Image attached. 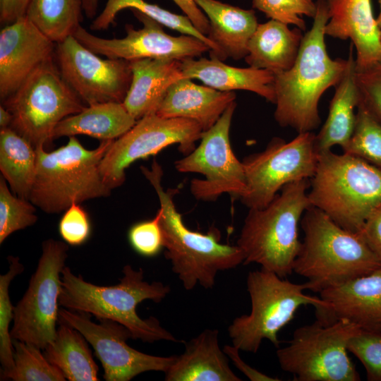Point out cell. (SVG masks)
<instances>
[{
  "mask_svg": "<svg viewBox=\"0 0 381 381\" xmlns=\"http://www.w3.org/2000/svg\"><path fill=\"white\" fill-rule=\"evenodd\" d=\"M316 2L313 25L303 35L294 65L274 75V119L279 126L291 127L298 133L319 127V100L328 88L339 83L348 65V59L329 56L325 42L327 5L326 0Z\"/></svg>",
  "mask_w": 381,
  "mask_h": 381,
  "instance_id": "1",
  "label": "cell"
},
{
  "mask_svg": "<svg viewBox=\"0 0 381 381\" xmlns=\"http://www.w3.org/2000/svg\"><path fill=\"white\" fill-rule=\"evenodd\" d=\"M140 169L159 198L157 213L166 249L164 256L170 261L172 272L187 291L198 284L212 289L219 272L234 269L243 262L242 250L237 245L221 243L220 232L214 227L202 234L186 226L174 202L177 190L164 189L163 169L156 159L150 169L141 166Z\"/></svg>",
  "mask_w": 381,
  "mask_h": 381,
  "instance_id": "2",
  "label": "cell"
},
{
  "mask_svg": "<svg viewBox=\"0 0 381 381\" xmlns=\"http://www.w3.org/2000/svg\"><path fill=\"white\" fill-rule=\"evenodd\" d=\"M122 272L119 284L97 286L75 275L65 266L61 272L59 306L90 313L98 320L117 322L130 331L133 339L149 343L161 340L183 342L164 328L156 318L143 319L136 312L137 306L143 301L161 302L169 294L170 286L161 282L145 281L142 268L135 270L126 265Z\"/></svg>",
  "mask_w": 381,
  "mask_h": 381,
  "instance_id": "3",
  "label": "cell"
},
{
  "mask_svg": "<svg viewBox=\"0 0 381 381\" xmlns=\"http://www.w3.org/2000/svg\"><path fill=\"white\" fill-rule=\"evenodd\" d=\"M301 226L304 238L293 272L307 279L310 290L320 293L381 267L361 233L341 227L318 208H308Z\"/></svg>",
  "mask_w": 381,
  "mask_h": 381,
  "instance_id": "4",
  "label": "cell"
},
{
  "mask_svg": "<svg viewBox=\"0 0 381 381\" xmlns=\"http://www.w3.org/2000/svg\"><path fill=\"white\" fill-rule=\"evenodd\" d=\"M309 187L308 179L288 183L266 207L249 209L237 241L243 265L257 263L282 278L293 272L301 246L298 222L312 206Z\"/></svg>",
  "mask_w": 381,
  "mask_h": 381,
  "instance_id": "5",
  "label": "cell"
},
{
  "mask_svg": "<svg viewBox=\"0 0 381 381\" xmlns=\"http://www.w3.org/2000/svg\"><path fill=\"white\" fill-rule=\"evenodd\" d=\"M308 197L341 227L361 233L381 205V169L346 153L318 155Z\"/></svg>",
  "mask_w": 381,
  "mask_h": 381,
  "instance_id": "6",
  "label": "cell"
},
{
  "mask_svg": "<svg viewBox=\"0 0 381 381\" xmlns=\"http://www.w3.org/2000/svg\"><path fill=\"white\" fill-rule=\"evenodd\" d=\"M113 140H102L88 150L70 136L66 145L52 152L36 149L37 169L29 200L47 214H57L73 203L109 196L111 189L102 177L99 164Z\"/></svg>",
  "mask_w": 381,
  "mask_h": 381,
  "instance_id": "7",
  "label": "cell"
},
{
  "mask_svg": "<svg viewBox=\"0 0 381 381\" xmlns=\"http://www.w3.org/2000/svg\"><path fill=\"white\" fill-rule=\"evenodd\" d=\"M246 287L250 312L236 317L228 327L232 345L246 352L256 353L264 339L279 348V332L301 306L316 308L325 303L320 297L304 293L309 289L306 282L293 283L262 268L248 272Z\"/></svg>",
  "mask_w": 381,
  "mask_h": 381,
  "instance_id": "8",
  "label": "cell"
},
{
  "mask_svg": "<svg viewBox=\"0 0 381 381\" xmlns=\"http://www.w3.org/2000/svg\"><path fill=\"white\" fill-rule=\"evenodd\" d=\"M56 65L54 58L42 64L3 101L13 116L10 127L35 150L49 147L58 123L86 107Z\"/></svg>",
  "mask_w": 381,
  "mask_h": 381,
  "instance_id": "9",
  "label": "cell"
},
{
  "mask_svg": "<svg viewBox=\"0 0 381 381\" xmlns=\"http://www.w3.org/2000/svg\"><path fill=\"white\" fill-rule=\"evenodd\" d=\"M360 327L346 320L326 323L317 319L298 327L288 344L278 349L280 368L298 381H358L347 344Z\"/></svg>",
  "mask_w": 381,
  "mask_h": 381,
  "instance_id": "10",
  "label": "cell"
},
{
  "mask_svg": "<svg viewBox=\"0 0 381 381\" xmlns=\"http://www.w3.org/2000/svg\"><path fill=\"white\" fill-rule=\"evenodd\" d=\"M68 247L66 243L48 239L42 243V255L29 286L13 310L12 339L44 350L54 341L59 321V298L61 272Z\"/></svg>",
  "mask_w": 381,
  "mask_h": 381,
  "instance_id": "11",
  "label": "cell"
},
{
  "mask_svg": "<svg viewBox=\"0 0 381 381\" xmlns=\"http://www.w3.org/2000/svg\"><path fill=\"white\" fill-rule=\"evenodd\" d=\"M315 138L313 132L300 133L289 142L274 138L264 150L246 157L241 202L249 209L263 208L285 185L311 179L318 161Z\"/></svg>",
  "mask_w": 381,
  "mask_h": 381,
  "instance_id": "12",
  "label": "cell"
},
{
  "mask_svg": "<svg viewBox=\"0 0 381 381\" xmlns=\"http://www.w3.org/2000/svg\"><path fill=\"white\" fill-rule=\"evenodd\" d=\"M202 133L200 126L190 119L145 116L113 140L99 164L102 177L111 190L117 188L126 179V169L136 160L155 155L174 144L186 156L195 150Z\"/></svg>",
  "mask_w": 381,
  "mask_h": 381,
  "instance_id": "13",
  "label": "cell"
},
{
  "mask_svg": "<svg viewBox=\"0 0 381 381\" xmlns=\"http://www.w3.org/2000/svg\"><path fill=\"white\" fill-rule=\"evenodd\" d=\"M236 107V102H231L218 121L203 131L200 145L174 163L179 172L204 176L190 183V191L198 200L215 201L223 193L240 198L246 190L243 165L234 155L229 137Z\"/></svg>",
  "mask_w": 381,
  "mask_h": 381,
  "instance_id": "14",
  "label": "cell"
},
{
  "mask_svg": "<svg viewBox=\"0 0 381 381\" xmlns=\"http://www.w3.org/2000/svg\"><path fill=\"white\" fill-rule=\"evenodd\" d=\"M90 314L66 308L59 310V321L78 330L93 347L104 369L106 381H129L148 371L166 373L177 356H158L131 347L130 331L123 325L109 319H99L95 323Z\"/></svg>",
  "mask_w": 381,
  "mask_h": 381,
  "instance_id": "15",
  "label": "cell"
},
{
  "mask_svg": "<svg viewBox=\"0 0 381 381\" xmlns=\"http://www.w3.org/2000/svg\"><path fill=\"white\" fill-rule=\"evenodd\" d=\"M55 59L63 78L87 105L123 102L129 90V61L100 58L73 35L57 43Z\"/></svg>",
  "mask_w": 381,
  "mask_h": 381,
  "instance_id": "16",
  "label": "cell"
},
{
  "mask_svg": "<svg viewBox=\"0 0 381 381\" xmlns=\"http://www.w3.org/2000/svg\"><path fill=\"white\" fill-rule=\"evenodd\" d=\"M131 10L143 27L136 30L132 25H126V35L122 38H102L92 35L80 25L73 35L98 55L128 61L140 59L182 61L210 51L200 40L183 34L170 35L164 32L163 25L155 20L135 9Z\"/></svg>",
  "mask_w": 381,
  "mask_h": 381,
  "instance_id": "17",
  "label": "cell"
},
{
  "mask_svg": "<svg viewBox=\"0 0 381 381\" xmlns=\"http://www.w3.org/2000/svg\"><path fill=\"white\" fill-rule=\"evenodd\" d=\"M56 44L25 16L0 32V98L4 101L42 64L54 58Z\"/></svg>",
  "mask_w": 381,
  "mask_h": 381,
  "instance_id": "18",
  "label": "cell"
},
{
  "mask_svg": "<svg viewBox=\"0 0 381 381\" xmlns=\"http://www.w3.org/2000/svg\"><path fill=\"white\" fill-rule=\"evenodd\" d=\"M320 294L325 303L315 308L317 319L326 323L346 320L381 331V267Z\"/></svg>",
  "mask_w": 381,
  "mask_h": 381,
  "instance_id": "19",
  "label": "cell"
},
{
  "mask_svg": "<svg viewBox=\"0 0 381 381\" xmlns=\"http://www.w3.org/2000/svg\"><path fill=\"white\" fill-rule=\"evenodd\" d=\"M329 19L325 35L350 39L356 49V69L381 61V30L373 16L370 0H326Z\"/></svg>",
  "mask_w": 381,
  "mask_h": 381,
  "instance_id": "20",
  "label": "cell"
},
{
  "mask_svg": "<svg viewBox=\"0 0 381 381\" xmlns=\"http://www.w3.org/2000/svg\"><path fill=\"white\" fill-rule=\"evenodd\" d=\"M235 99L234 92L219 91L183 78L170 86L156 114L164 118L193 120L205 131Z\"/></svg>",
  "mask_w": 381,
  "mask_h": 381,
  "instance_id": "21",
  "label": "cell"
},
{
  "mask_svg": "<svg viewBox=\"0 0 381 381\" xmlns=\"http://www.w3.org/2000/svg\"><path fill=\"white\" fill-rule=\"evenodd\" d=\"M166 381H241L221 349L219 331L206 329L185 342V351L164 373Z\"/></svg>",
  "mask_w": 381,
  "mask_h": 381,
  "instance_id": "22",
  "label": "cell"
},
{
  "mask_svg": "<svg viewBox=\"0 0 381 381\" xmlns=\"http://www.w3.org/2000/svg\"><path fill=\"white\" fill-rule=\"evenodd\" d=\"M129 64L132 80L123 104L138 121L156 114L170 86L185 77L176 60L140 59Z\"/></svg>",
  "mask_w": 381,
  "mask_h": 381,
  "instance_id": "23",
  "label": "cell"
},
{
  "mask_svg": "<svg viewBox=\"0 0 381 381\" xmlns=\"http://www.w3.org/2000/svg\"><path fill=\"white\" fill-rule=\"evenodd\" d=\"M185 78L197 79L219 91L248 90L274 104V74L253 67L231 66L216 58L188 59L181 61Z\"/></svg>",
  "mask_w": 381,
  "mask_h": 381,
  "instance_id": "24",
  "label": "cell"
},
{
  "mask_svg": "<svg viewBox=\"0 0 381 381\" xmlns=\"http://www.w3.org/2000/svg\"><path fill=\"white\" fill-rule=\"evenodd\" d=\"M195 1L209 20L207 37L219 49L221 60L245 59L249 40L258 25L255 11L217 0Z\"/></svg>",
  "mask_w": 381,
  "mask_h": 381,
  "instance_id": "25",
  "label": "cell"
},
{
  "mask_svg": "<svg viewBox=\"0 0 381 381\" xmlns=\"http://www.w3.org/2000/svg\"><path fill=\"white\" fill-rule=\"evenodd\" d=\"M303 37L299 28L289 29L275 20L258 24L249 40L245 61L274 75L286 71L297 58Z\"/></svg>",
  "mask_w": 381,
  "mask_h": 381,
  "instance_id": "26",
  "label": "cell"
},
{
  "mask_svg": "<svg viewBox=\"0 0 381 381\" xmlns=\"http://www.w3.org/2000/svg\"><path fill=\"white\" fill-rule=\"evenodd\" d=\"M350 45L346 71L335 86L327 119L315 135V149L318 155L331 150L335 145L342 150L347 145L354 129L357 108L361 96L356 78V61Z\"/></svg>",
  "mask_w": 381,
  "mask_h": 381,
  "instance_id": "27",
  "label": "cell"
},
{
  "mask_svg": "<svg viewBox=\"0 0 381 381\" xmlns=\"http://www.w3.org/2000/svg\"><path fill=\"white\" fill-rule=\"evenodd\" d=\"M136 121L123 102L87 105L80 112L60 121L54 131L53 138L86 135L101 141L116 140L129 131Z\"/></svg>",
  "mask_w": 381,
  "mask_h": 381,
  "instance_id": "28",
  "label": "cell"
},
{
  "mask_svg": "<svg viewBox=\"0 0 381 381\" xmlns=\"http://www.w3.org/2000/svg\"><path fill=\"white\" fill-rule=\"evenodd\" d=\"M87 342L78 330L59 322L55 339L44 355L69 381H97L99 368Z\"/></svg>",
  "mask_w": 381,
  "mask_h": 381,
  "instance_id": "29",
  "label": "cell"
},
{
  "mask_svg": "<svg viewBox=\"0 0 381 381\" xmlns=\"http://www.w3.org/2000/svg\"><path fill=\"white\" fill-rule=\"evenodd\" d=\"M37 151L11 127L0 130V170L15 195L28 200L37 169Z\"/></svg>",
  "mask_w": 381,
  "mask_h": 381,
  "instance_id": "30",
  "label": "cell"
},
{
  "mask_svg": "<svg viewBox=\"0 0 381 381\" xmlns=\"http://www.w3.org/2000/svg\"><path fill=\"white\" fill-rule=\"evenodd\" d=\"M126 8L135 9L163 26L200 40L210 47V58L221 60L220 52L217 46L194 26L187 16L171 13L145 0H107L102 12L92 21L91 30L107 29L114 23L118 13Z\"/></svg>",
  "mask_w": 381,
  "mask_h": 381,
  "instance_id": "31",
  "label": "cell"
},
{
  "mask_svg": "<svg viewBox=\"0 0 381 381\" xmlns=\"http://www.w3.org/2000/svg\"><path fill=\"white\" fill-rule=\"evenodd\" d=\"M83 11L82 0H30L25 16L57 44L73 35Z\"/></svg>",
  "mask_w": 381,
  "mask_h": 381,
  "instance_id": "32",
  "label": "cell"
},
{
  "mask_svg": "<svg viewBox=\"0 0 381 381\" xmlns=\"http://www.w3.org/2000/svg\"><path fill=\"white\" fill-rule=\"evenodd\" d=\"M14 365L0 380L13 381H65L63 373L46 358L41 349L13 339Z\"/></svg>",
  "mask_w": 381,
  "mask_h": 381,
  "instance_id": "33",
  "label": "cell"
},
{
  "mask_svg": "<svg viewBox=\"0 0 381 381\" xmlns=\"http://www.w3.org/2000/svg\"><path fill=\"white\" fill-rule=\"evenodd\" d=\"M343 152L381 169V123L361 100L353 133Z\"/></svg>",
  "mask_w": 381,
  "mask_h": 381,
  "instance_id": "34",
  "label": "cell"
},
{
  "mask_svg": "<svg viewBox=\"0 0 381 381\" xmlns=\"http://www.w3.org/2000/svg\"><path fill=\"white\" fill-rule=\"evenodd\" d=\"M8 270L0 275V362L1 375L11 370L14 365V349L9 332V325L13 319L14 306L9 296L11 281L24 270L23 265L17 257L9 256Z\"/></svg>",
  "mask_w": 381,
  "mask_h": 381,
  "instance_id": "35",
  "label": "cell"
},
{
  "mask_svg": "<svg viewBox=\"0 0 381 381\" xmlns=\"http://www.w3.org/2000/svg\"><path fill=\"white\" fill-rule=\"evenodd\" d=\"M35 205L19 198L8 188L5 179L0 178V243L11 234L33 225L37 221Z\"/></svg>",
  "mask_w": 381,
  "mask_h": 381,
  "instance_id": "36",
  "label": "cell"
},
{
  "mask_svg": "<svg viewBox=\"0 0 381 381\" xmlns=\"http://www.w3.org/2000/svg\"><path fill=\"white\" fill-rule=\"evenodd\" d=\"M252 4L267 18L294 25L302 31L306 30L303 16L314 18L317 11L314 0H252Z\"/></svg>",
  "mask_w": 381,
  "mask_h": 381,
  "instance_id": "37",
  "label": "cell"
},
{
  "mask_svg": "<svg viewBox=\"0 0 381 381\" xmlns=\"http://www.w3.org/2000/svg\"><path fill=\"white\" fill-rule=\"evenodd\" d=\"M347 350L362 363L368 380L381 381V331L361 328L349 339Z\"/></svg>",
  "mask_w": 381,
  "mask_h": 381,
  "instance_id": "38",
  "label": "cell"
},
{
  "mask_svg": "<svg viewBox=\"0 0 381 381\" xmlns=\"http://www.w3.org/2000/svg\"><path fill=\"white\" fill-rule=\"evenodd\" d=\"M128 238L131 247L138 254L145 257L157 255L164 248L159 214L157 213L152 219L133 225L128 231Z\"/></svg>",
  "mask_w": 381,
  "mask_h": 381,
  "instance_id": "39",
  "label": "cell"
},
{
  "mask_svg": "<svg viewBox=\"0 0 381 381\" xmlns=\"http://www.w3.org/2000/svg\"><path fill=\"white\" fill-rule=\"evenodd\" d=\"M59 224V232L65 243L80 246L90 237L91 225L90 219L80 204L73 203L64 211Z\"/></svg>",
  "mask_w": 381,
  "mask_h": 381,
  "instance_id": "40",
  "label": "cell"
},
{
  "mask_svg": "<svg viewBox=\"0 0 381 381\" xmlns=\"http://www.w3.org/2000/svg\"><path fill=\"white\" fill-rule=\"evenodd\" d=\"M356 78L361 101L381 123V61L356 71Z\"/></svg>",
  "mask_w": 381,
  "mask_h": 381,
  "instance_id": "41",
  "label": "cell"
},
{
  "mask_svg": "<svg viewBox=\"0 0 381 381\" xmlns=\"http://www.w3.org/2000/svg\"><path fill=\"white\" fill-rule=\"evenodd\" d=\"M361 234L381 260V205L368 218Z\"/></svg>",
  "mask_w": 381,
  "mask_h": 381,
  "instance_id": "42",
  "label": "cell"
},
{
  "mask_svg": "<svg viewBox=\"0 0 381 381\" xmlns=\"http://www.w3.org/2000/svg\"><path fill=\"white\" fill-rule=\"evenodd\" d=\"M224 352L232 361L236 368L251 381H277V377H270L246 363L240 357V350L234 345H225Z\"/></svg>",
  "mask_w": 381,
  "mask_h": 381,
  "instance_id": "43",
  "label": "cell"
},
{
  "mask_svg": "<svg viewBox=\"0 0 381 381\" xmlns=\"http://www.w3.org/2000/svg\"><path fill=\"white\" fill-rule=\"evenodd\" d=\"M191 20L194 26L203 35L210 30L209 20L195 0H172Z\"/></svg>",
  "mask_w": 381,
  "mask_h": 381,
  "instance_id": "44",
  "label": "cell"
},
{
  "mask_svg": "<svg viewBox=\"0 0 381 381\" xmlns=\"http://www.w3.org/2000/svg\"><path fill=\"white\" fill-rule=\"evenodd\" d=\"M30 0H0V21L8 25L25 16Z\"/></svg>",
  "mask_w": 381,
  "mask_h": 381,
  "instance_id": "45",
  "label": "cell"
},
{
  "mask_svg": "<svg viewBox=\"0 0 381 381\" xmlns=\"http://www.w3.org/2000/svg\"><path fill=\"white\" fill-rule=\"evenodd\" d=\"M83 12L89 18H92L97 14L100 0H82Z\"/></svg>",
  "mask_w": 381,
  "mask_h": 381,
  "instance_id": "46",
  "label": "cell"
},
{
  "mask_svg": "<svg viewBox=\"0 0 381 381\" xmlns=\"http://www.w3.org/2000/svg\"><path fill=\"white\" fill-rule=\"evenodd\" d=\"M13 120L11 113L2 104L0 106V128L10 127Z\"/></svg>",
  "mask_w": 381,
  "mask_h": 381,
  "instance_id": "47",
  "label": "cell"
},
{
  "mask_svg": "<svg viewBox=\"0 0 381 381\" xmlns=\"http://www.w3.org/2000/svg\"><path fill=\"white\" fill-rule=\"evenodd\" d=\"M378 1H379V4H380V13H379L377 18H376V22H377V24L379 28L381 30V0H378Z\"/></svg>",
  "mask_w": 381,
  "mask_h": 381,
  "instance_id": "48",
  "label": "cell"
},
{
  "mask_svg": "<svg viewBox=\"0 0 381 381\" xmlns=\"http://www.w3.org/2000/svg\"><path fill=\"white\" fill-rule=\"evenodd\" d=\"M380 41H381V33H380Z\"/></svg>",
  "mask_w": 381,
  "mask_h": 381,
  "instance_id": "49",
  "label": "cell"
}]
</instances>
